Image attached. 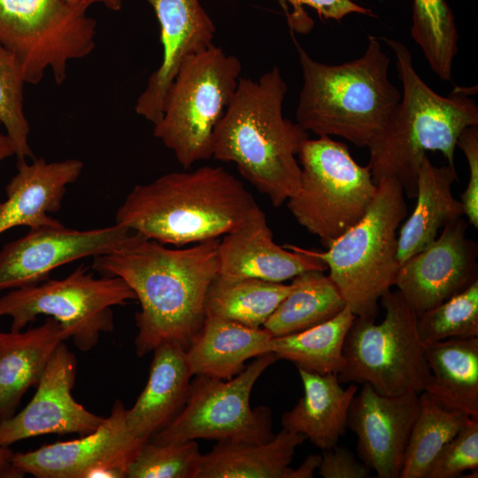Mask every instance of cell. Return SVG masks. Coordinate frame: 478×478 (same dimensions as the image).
I'll use <instances>...</instances> for the list:
<instances>
[{"label": "cell", "mask_w": 478, "mask_h": 478, "mask_svg": "<svg viewBox=\"0 0 478 478\" xmlns=\"http://www.w3.org/2000/svg\"><path fill=\"white\" fill-rule=\"evenodd\" d=\"M219 242L171 249L131 231L115 249L93 258V270L121 278L140 303L135 339L138 357L165 341L186 351L191 345L204 325L206 293L218 274Z\"/></svg>", "instance_id": "cell-1"}, {"label": "cell", "mask_w": 478, "mask_h": 478, "mask_svg": "<svg viewBox=\"0 0 478 478\" xmlns=\"http://www.w3.org/2000/svg\"><path fill=\"white\" fill-rule=\"evenodd\" d=\"M288 90L278 66L257 80L240 78L213 134L212 157L233 162L258 190L280 206L297 193V156L308 132L283 115Z\"/></svg>", "instance_id": "cell-2"}, {"label": "cell", "mask_w": 478, "mask_h": 478, "mask_svg": "<svg viewBox=\"0 0 478 478\" xmlns=\"http://www.w3.org/2000/svg\"><path fill=\"white\" fill-rule=\"evenodd\" d=\"M382 40L394 54L403 94L367 146V166L375 184L384 178L396 180L408 197L415 198L418 170L426 152L440 151L447 164L455 166L459 135L478 126V105L470 96L477 87H456L448 96H441L417 73L406 45L391 38Z\"/></svg>", "instance_id": "cell-3"}, {"label": "cell", "mask_w": 478, "mask_h": 478, "mask_svg": "<svg viewBox=\"0 0 478 478\" xmlns=\"http://www.w3.org/2000/svg\"><path fill=\"white\" fill-rule=\"evenodd\" d=\"M258 207L233 174L204 166L135 185L118 208L115 223L162 244L181 247L218 239Z\"/></svg>", "instance_id": "cell-4"}, {"label": "cell", "mask_w": 478, "mask_h": 478, "mask_svg": "<svg viewBox=\"0 0 478 478\" xmlns=\"http://www.w3.org/2000/svg\"><path fill=\"white\" fill-rule=\"evenodd\" d=\"M295 44L303 76L297 123L318 136L367 148L401 99L389 80L390 60L381 41L369 35L362 56L338 65L319 62Z\"/></svg>", "instance_id": "cell-5"}, {"label": "cell", "mask_w": 478, "mask_h": 478, "mask_svg": "<svg viewBox=\"0 0 478 478\" xmlns=\"http://www.w3.org/2000/svg\"><path fill=\"white\" fill-rule=\"evenodd\" d=\"M405 195L398 181L382 179L358 222L325 251L306 250L327 266L328 276L358 318L374 321L381 297L395 284L400 266L397 231L407 215Z\"/></svg>", "instance_id": "cell-6"}, {"label": "cell", "mask_w": 478, "mask_h": 478, "mask_svg": "<svg viewBox=\"0 0 478 478\" xmlns=\"http://www.w3.org/2000/svg\"><path fill=\"white\" fill-rule=\"evenodd\" d=\"M241 72L239 58L214 44L188 58L178 70L153 135L184 169L212 157L214 129Z\"/></svg>", "instance_id": "cell-7"}, {"label": "cell", "mask_w": 478, "mask_h": 478, "mask_svg": "<svg viewBox=\"0 0 478 478\" xmlns=\"http://www.w3.org/2000/svg\"><path fill=\"white\" fill-rule=\"evenodd\" d=\"M380 323L356 317L344 340L340 382L367 383L381 395L420 394L431 381L417 314L398 291L380 299Z\"/></svg>", "instance_id": "cell-8"}, {"label": "cell", "mask_w": 478, "mask_h": 478, "mask_svg": "<svg viewBox=\"0 0 478 478\" xmlns=\"http://www.w3.org/2000/svg\"><path fill=\"white\" fill-rule=\"evenodd\" d=\"M297 157L300 188L287 207L328 248L363 218L377 184L369 167L358 165L349 147L332 137L306 139Z\"/></svg>", "instance_id": "cell-9"}, {"label": "cell", "mask_w": 478, "mask_h": 478, "mask_svg": "<svg viewBox=\"0 0 478 478\" xmlns=\"http://www.w3.org/2000/svg\"><path fill=\"white\" fill-rule=\"evenodd\" d=\"M136 299L120 277H96L79 266L63 279L11 289L0 297V318L12 319L11 330L20 331L40 315L56 320L75 346L89 351L102 333L114 328L112 307Z\"/></svg>", "instance_id": "cell-10"}, {"label": "cell", "mask_w": 478, "mask_h": 478, "mask_svg": "<svg viewBox=\"0 0 478 478\" xmlns=\"http://www.w3.org/2000/svg\"><path fill=\"white\" fill-rule=\"evenodd\" d=\"M96 22L65 0H0V43L16 58L25 83L50 72L57 84L71 61L96 47Z\"/></svg>", "instance_id": "cell-11"}, {"label": "cell", "mask_w": 478, "mask_h": 478, "mask_svg": "<svg viewBox=\"0 0 478 478\" xmlns=\"http://www.w3.org/2000/svg\"><path fill=\"white\" fill-rule=\"evenodd\" d=\"M278 359L273 352L258 356L227 381L197 375L182 410L150 440L157 443L271 440L274 436L271 411L267 406L251 408L250 396L258 379Z\"/></svg>", "instance_id": "cell-12"}, {"label": "cell", "mask_w": 478, "mask_h": 478, "mask_svg": "<svg viewBox=\"0 0 478 478\" xmlns=\"http://www.w3.org/2000/svg\"><path fill=\"white\" fill-rule=\"evenodd\" d=\"M127 408L116 400L108 417L81 438L14 453L12 464L23 475L36 478H124L143 445L126 419Z\"/></svg>", "instance_id": "cell-13"}, {"label": "cell", "mask_w": 478, "mask_h": 478, "mask_svg": "<svg viewBox=\"0 0 478 478\" xmlns=\"http://www.w3.org/2000/svg\"><path fill=\"white\" fill-rule=\"evenodd\" d=\"M130 232L116 223L89 230L71 229L61 222L29 228L0 251V291L40 283L66 264L105 254Z\"/></svg>", "instance_id": "cell-14"}, {"label": "cell", "mask_w": 478, "mask_h": 478, "mask_svg": "<svg viewBox=\"0 0 478 478\" xmlns=\"http://www.w3.org/2000/svg\"><path fill=\"white\" fill-rule=\"evenodd\" d=\"M467 227L463 217L449 222L431 244L400 265L394 286L417 316L478 280V247L466 237Z\"/></svg>", "instance_id": "cell-15"}, {"label": "cell", "mask_w": 478, "mask_h": 478, "mask_svg": "<svg viewBox=\"0 0 478 478\" xmlns=\"http://www.w3.org/2000/svg\"><path fill=\"white\" fill-rule=\"evenodd\" d=\"M76 372V358L63 342L48 361L30 402L18 414L0 421V447L42 435L94 432L105 418L73 398Z\"/></svg>", "instance_id": "cell-16"}, {"label": "cell", "mask_w": 478, "mask_h": 478, "mask_svg": "<svg viewBox=\"0 0 478 478\" xmlns=\"http://www.w3.org/2000/svg\"><path fill=\"white\" fill-rule=\"evenodd\" d=\"M420 394L384 396L367 383L353 397L347 428L357 436L359 459L379 478H399Z\"/></svg>", "instance_id": "cell-17"}, {"label": "cell", "mask_w": 478, "mask_h": 478, "mask_svg": "<svg viewBox=\"0 0 478 478\" xmlns=\"http://www.w3.org/2000/svg\"><path fill=\"white\" fill-rule=\"evenodd\" d=\"M160 27L162 60L150 75L135 111L155 125L162 117L168 89L182 63L213 45L215 25L199 0H146Z\"/></svg>", "instance_id": "cell-18"}, {"label": "cell", "mask_w": 478, "mask_h": 478, "mask_svg": "<svg viewBox=\"0 0 478 478\" xmlns=\"http://www.w3.org/2000/svg\"><path fill=\"white\" fill-rule=\"evenodd\" d=\"M217 257L218 275L227 279L254 278L282 282L306 271L328 269L305 249L276 244L259 206L223 235Z\"/></svg>", "instance_id": "cell-19"}, {"label": "cell", "mask_w": 478, "mask_h": 478, "mask_svg": "<svg viewBox=\"0 0 478 478\" xmlns=\"http://www.w3.org/2000/svg\"><path fill=\"white\" fill-rule=\"evenodd\" d=\"M84 165L77 158L17 162V173L0 202V235L16 227L35 228L60 223L50 216L62 205L67 186L80 177Z\"/></svg>", "instance_id": "cell-20"}, {"label": "cell", "mask_w": 478, "mask_h": 478, "mask_svg": "<svg viewBox=\"0 0 478 478\" xmlns=\"http://www.w3.org/2000/svg\"><path fill=\"white\" fill-rule=\"evenodd\" d=\"M153 351L148 382L126 413L130 431L144 440L165 428L182 410L192 376L186 350L179 343L165 341Z\"/></svg>", "instance_id": "cell-21"}, {"label": "cell", "mask_w": 478, "mask_h": 478, "mask_svg": "<svg viewBox=\"0 0 478 478\" xmlns=\"http://www.w3.org/2000/svg\"><path fill=\"white\" fill-rule=\"evenodd\" d=\"M68 339L52 318L26 331L0 332V421L14 414L23 395L37 385L57 347Z\"/></svg>", "instance_id": "cell-22"}, {"label": "cell", "mask_w": 478, "mask_h": 478, "mask_svg": "<svg viewBox=\"0 0 478 478\" xmlns=\"http://www.w3.org/2000/svg\"><path fill=\"white\" fill-rule=\"evenodd\" d=\"M304 395L281 417L282 428L300 433L320 448L327 450L338 443L345 434L347 413L358 386L343 388L336 374H320L297 367Z\"/></svg>", "instance_id": "cell-23"}, {"label": "cell", "mask_w": 478, "mask_h": 478, "mask_svg": "<svg viewBox=\"0 0 478 478\" xmlns=\"http://www.w3.org/2000/svg\"><path fill=\"white\" fill-rule=\"evenodd\" d=\"M457 181L455 166H436L427 154L422 158L417 174L416 204L397 236L399 265L431 244L446 224L464 216L462 203L451 191Z\"/></svg>", "instance_id": "cell-24"}, {"label": "cell", "mask_w": 478, "mask_h": 478, "mask_svg": "<svg viewBox=\"0 0 478 478\" xmlns=\"http://www.w3.org/2000/svg\"><path fill=\"white\" fill-rule=\"evenodd\" d=\"M273 336L263 328H253L212 316L186 351L192 375L229 380L245 368V362L271 351Z\"/></svg>", "instance_id": "cell-25"}, {"label": "cell", "mask_w": 478, "mask_h": 478, "mask_svg": "<svg viewBox=\"0 0 478 478\" xmlns=\"http://www.w3.org/2000/svg\"><path fill=\"white\" fill-rule=\"evenodd\" d=\"M305 439L282 428L264 443L218 442L201 454L194 478H294L289 464Z\"/></svg>", "instance_id": "cell-26"}, {"label": "cell", "mask_w": 478, "mask_h": 478, "mask_svg": "<svg viewBox=\"0 0 478 478\" xmlns=\"http://www.w3.org/2000/svg\"><path fill=\"white\" fill-rule=\"evenodd\" d=\"M431 381L425 392L442 408L478 419V336L425 343Z\"/></svg>", "instance_id": "cell-27"}, {"label": "cell", "mask_w": 478, "mask_h": 478, "mask_svg": "<svg viewBox=\"0 0 478 478\" xmlns=\"http://www.w3.org/2000/svg\"><path fill=\"white\" fill-rule=\"evenodd\" d=\"M291 289L263 325L273 337L297 333L328 321L346 303L324 271L311 270L295 276Z\"/></svg>", "instance_id": "cell-28"}, {"label": "cell", "mask_w": 478, "mask_h": 478, "mask_svg": "<svg viewBox=\"0 0 478 478\" xmlns=\"http://www.w3.org/2000/svg\"><path fill=\"white\" fill-rule=\"evenodd\" d=\"M291 289L290 284L254 278L217 276L205 297V316H212L258 328Z\"/></svg>", "instance_id": "cell-29"}, {"label": "cell", "mask_w": 478, "mask_h": 478, "mask_svg": "<svg viewBox=\"0 0 478 478\" xmlns=\"http://www.w3.org/2000/svg\"><path fill=\"white\" fill-rule=\"evenodd\" d=\"M356 316L346 307L331 320L305 330L273 337L271 351L279 359L320 374H338L344 366L343 344Z\"/></svg>", "instance_id": "cell-30"}, {"label": "cell", "mask_w": 478, "mask_h": 478, "mask_svg": "<svg viewBox=\"0 0 478 478\" xmlns=\"http://www.w3.org/2000/svg\"><path fill=\"white\" fill-rule=\"evenodd\" d=\"M420 409L412 425L399 478H424L428 466L471 418L438 405L425 391L419 396Z\"/></svg>", "instance_id": "cell-31"}, {"label": "cell", "mask_w": 478, "mask_h": 478, "mask_svg": "<svg viewBox=\"0 0 478 478\" xmlns=\"http://www.w3.org/2000/svg\"><path fill=\"white\" fill-rule=\"evenodd\" d=\"M411 36L436 76L451 81L453 62L459 51V33L447 2L413 0Z\"/></svg>", "instance_id": "cell-32"}, {"label": "cell", "mask_w": 478, "mask_h": 478, "mask_svg": "<svg viewBox=\"0 0 478 478\" xmlns=\"http://www.w3.org/2000/svg\"><path fill=\"white\" fill-rule=\"evenodd\" d=\"M417 329L424 344L478 336V280L418 315Z\"/></svg>", "instance_id": "cell-33"}, {"label": "cell", "mask_w": 478, "mask_h": 478, "mask_svg": "<svg viewBox=\"0 0 478 478\" xmlns=\"http://www.w3.org/2000/svg\"><path fill=\"white\" fill-rule=\"evenodd\" d=\"M25 84L16 58L0 43V124L13 145L17 162L35 158L28 142L29 123L24 112Z\"/></svg>", "instance_id": "cell-34"}, {"label": "cell", "mask_w": 478, "mask_h": 478, "mask_svg": "<svg viewBox=\"0 0 478 478\" xmlns=\"http://www.w3.org/2000/svg\"><path fill=\"white\" fill-rule=\"evenodd\" d=\"M201 453L196 440L157 443L148 440L130 465L128 478H194Z\"/></svg>", "instance_id": "cell-35"}, {"label": "cell", "mask_w": 478, "mask_h": 478, "mask_svg": "<svg viewBox=\"0 0 478 478\" xmlns=\"http://www.w3.org/2000/svg\"><path fill=\"white\" fill-rule=\"evenodd\" d=\"M478 469V419L470 418L434 458L424 478H456Z\"/></svg>", "instance_id": "cell-36"}, {"label": "cell", "mask_w": 478, "mask_h": 478, "mask_svg": "<svg viewBox=\"0 0 478 478\" xmlns=\"http://www.w3.org/2000/svg\"><path fill=\"white\" fill-rule=\"evenodd\" d=\"M457 147L463 151L469 167V180L461 194L464 215L478 227V126L468 127L459 135Z\"/></svg>", "instance_id": "cell-37"}, {"label": "cell", "mask_w": 478, "mask_h": 478, "mask_svg": "<svg viewBox=\"0 0 478 478\" xmlns=\"http://www.w3.org/2000/svg\"><path fill=\"white\" fill-rule=\"evenodd\" d=\"M371 469L346 447L322 450L318 473L324 478H367Z\"/></svg>", "instance_id": "cell-38"}, {"label": "cell", "mask_w": 478, "mask_h": 478, "mask_svg": "<svg viewBox=\"0 0 478 478\" xmlns=\"http://www.w3.org/2000/svg\"><path fill=\"white\" fill-rule=\"evenodd\" d=\"M291 4L295 11L302 10L303 5L312 8L325 19L340 22L346 16L356 13L374 16L369 8L357 4L354 0H279Z\"/></svg>", "instance_id": "cell-39"}, {"label": "cell", "mask_w": 478, "mask_h": 478, "mask_svg": "<svg viewBox=\"0 0 478 478\" xmlns=\"http://www.w3.org/2000/svg\"><path fill=\"white\" fill-rule=\"evenodd\" d=\"M14 452L10 447H0V478H20L24 475L12 464Z\"/></svg>", "instance_id": "cell-40"}, {"label": "cell", "mask_w": 478, "mask_h": 478, "mask_svg": "<svg viewBox=\"0 0 478 478\" xmlns=\"http://www.w3.org/2000/svg\"><path fill=\"white\" fill-rule=\"evenodd\" d=\"M321 460V455L312 454L305 458L303 463L294 468V478H312L316 469H318Z\"/></svg>", "instance_id": "cell-41"}, {"label": "cell", "mask_w": 478, "mask_h": 478, "mask_svg": "<svg viewBox=\"0 0 478 478\" xmlns=\"http://www.w3.org/2000/svg\"><path fill=\"white\" fill-rule=\"evenodd\" d=\"M69 5L88 10L94 4H101L107 9L118 12L122 7V0H65Z\"/></svg>", "instance_id": "cell-42"}, {"label": "cell", "mask_w": 478, "mask_h": 478, "mask_svg": "<svg viewBox=\"0 0 478 478\" xmlns=\"http://www.w3.org/2000/svg\"><path fill=\"white\" fill-rule=\"evenodd\" d=\"M14 148L11 140L6 134L0 133V166L4 159L14 156Z\"/></svg>", "instance_id": "cell-43"}, {"label": "cell", "mask_w": 478, "mask_h": 478, "mask_svg": "<svg viewBox=\"0 0 478 478\" xmlns=\"http://www.w3.org/2000/svg\"><path fill=\"white\" fill-rule=\"evenodd\" d=\"M0 126H1V124H0Z\"/></svg>", "instance_id": "cell-44"}]
</instances>
